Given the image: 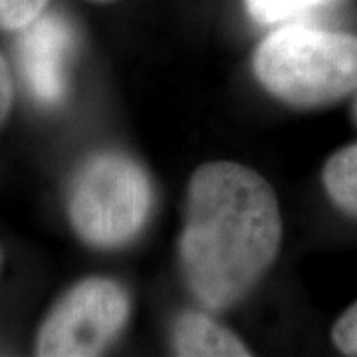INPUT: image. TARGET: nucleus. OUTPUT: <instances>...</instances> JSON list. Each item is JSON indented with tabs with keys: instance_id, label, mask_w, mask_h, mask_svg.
<instances>
[{
	"instance_id": "f257e3e1",
	"label": "nucleus",
	"mask_w": 357,
	"mask_h": 357,
	"mask_svg": "<svg viewBox=\"0 0 357 357\" xmlns=\"http://www.w3.org/2000/svg\"><path fill=\"white\" fill-rule=\"evenodd\" d=\"M280 243V206L262 175L232 161H211L192 173L178 258L204 307L241 302L274 262Z\"/></svg>"
},
{
	"instance_id": "f03ea898",
	"label": "nucleus",
	"mask_w": 357,
	"mask_h": 357,
	"mask_svg": "<svg viewBox=\"0 0 357 357\" xmlns=\"http://www.w3.org/2000/svg\"><path fill=\"white\" fill-rule=\"evenodd\" d=\"M255 72L284 103L330 105L357 89V36L314 26H284L256 48Z\"/></svg>"
},
{
	"instance_id": "7ed1b4c3",
	"label": "nucleus",
	"mask_w": 357,
	"mask_h": 357,
	"mask_svg": "<svg viewBox=\"0 0 357 357\" xmlns=\"http://www.w3.org/2000/svg\"><path fill=\"white\" fill-rule=\"evenodd\" d=\"M151 183L131 157L103 151L77 169L68 192V215L91 246L117 248L131 243L151 211Z\"/></svg>"
},
{
	"instance_id": "20e7f679",
	"label": "nucleus",
	"mask_w": 357,
	"mask_h": 357,
	"mask_svg": "<svg viewBox=\"0 0 357 357\" xmlns=\"http://www.w3.org/2000/svg\"><path fill=\"white\" fill-rule=\"evenodd\" d=\"M128 292L114 280L88 278L76 284L52 307L36 340L46 357H86L102 354L129 318Z\"/></svg>"
},
{
	"instance_id": "39448f33",
	"label": "nucleus",
	"mask_w": 357,
	"mask_h": 357,
	"mask_svg": "<svg viewBox=\"0 0 357 357\" xmlns=\"http://www.w3.org/2000/svg\"><path fill=\"white\" fill-rule=\"evenodd\" d=\"M74 48V32L64 16L40 14L22 28L18 60L28 89L42 103H56L66 93V68Z\"/></svg>"
},
{
	"instance_id": "423d86ee",
	"label": "nucleus",
	"mask_w": 357,
	"mask_h": 357,
	"mask_svg": "<svg viewBox=\"0 0 357 357\" xmlns=\"http://www.w3.org/2000/svg\"><path fill=\"white\" fill-rule=\"evenodd\" d=\"M171 342L175 354L183 357L250 356L234 333L199 312H185L175 319Z\"/></svg>"
},
{
	"instance_id": "0eeeda50",
	"label": "nucleus",
	"mask_w": 357,
	"mask_h": 357,
	"mask_svg": "<svg viewBox=\"0 0 357 357\" xmlns=\"http://www.w3.org/2000/svg\"><path fill=\"white\" fill-rule=\"evenodd\" d=\"M321 181L333 204L357 217V143L340 149L328 159Z\"/></svg>"
},
{
	"instance_id": "6e6552de",
	"label": "nucleus",
	"mask_w": 357,
	"mask_h": 357,
	"mask_svg": "<svg viewBox=\"0 0 357 357\" xmlns=\"http://www.w3.org/2000/svg\"><path fill=\"white\" fill-rule=\"evenodd\" d=\"M332 0H246V10L258 24H276Z\"/></svg>"
},
{
	"instance_id": "1a4fd4ad",
	"label": "nucleus",
	"mask_w": 357,
	"mask_h": 357,
	"mask_svg": "<svg viewBox=\"0 0 357 357\" xmlns=\"http://www.w3.org/2000/svg\"><path fill=\"white\" fill-rule=\"evenodd\" d=\"M48 0H0V28L22 30L44 13Z\"/></svg>"
},
{
	"instance_id": "9d476101",
	"label": "nucleus",
	"mask_w": 357,
	"mask_h": 357,
	"mask_svg": "<svg viewBox=\"0 0 357 357\" xmlns=\"http://www.w3.org/2000/svg\"><path fill=\"white\" fill-rule=\"evenodd\" d=\"M332 342L345 356H357V302L347 307L335 321Z\"/></svg>"
},
{
	"instance_id": "9b49d317",
	"label": "nucleus",
	"mask_w": 357,
	"mask_h": 357,
	"mask_svg": "<svg viewBox=\"0 0 357 357\" xmlns=\"http://www.w3.org/2000/svg\"><path fill=\"white\" fill-rule=\"evenodd\" d=\"M10 105H13V79H10V72L0 56V123L6 119Z\"/></svg>"
},
{
	"instance_id": "f8f14e48",
	"label": "nucleus",
	"mask_w": 357,
	"mask_h": 357,
	"mask_svg": "<svg viewBox=\"0 0 357 357\" xmlns=\"http://www.w3.org/2000/svg\"><path fill=\"white\" fill-rule=\"evenodd\" d=\"M102 2H103V0H102Z\"/></svg>"
}]
</instances>
